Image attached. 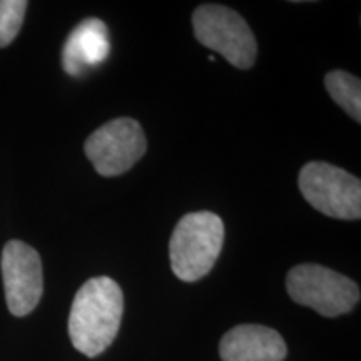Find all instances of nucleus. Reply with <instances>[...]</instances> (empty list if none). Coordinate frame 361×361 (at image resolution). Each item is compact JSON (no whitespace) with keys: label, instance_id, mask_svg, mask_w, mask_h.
I'll use <instances>...</instances> for the list:
<instances>
[{"label":"nucleus","instance_id":"4","mask_svg":"<svg viewBox=\"0 0 361 361\" xmlns=\"http://www.w3.org/2000/svg\"><path fill=\"white\" fill-rule=\"evenodd\" d=\"M194 35L204 47L218 52L238 69L255 64L258 44L247 22L231 8L204 4L192 13Z\"/></svg>","mask_w":361,"mask_h":361},{"label":"nucleus","instance_id":"8","mask_svg":"<svg viewBox=\"0 0 361 361\" xmlns=\"http://www.w3.org/2000/svg\"><path fill=\"white\" fill-rule=\"evenodd\" d=\"M288 348L283 336L261 324H239L219 343L223 361H283Z\"/></svg>","mask_w":361,"mask_h":361},{"label":"nucleus","instance_id":"11","mask_svg":"<svg viewBox=\"0 0 361 361\" xmlns=\"http://www.w3.org/2000/svg\"><path fill=\"white\" fill-rule=\"evenodd\" d=\"M27 7L25 0H0V47H7L17 37Z\"/></svg>","mask_w":361,"mask_h":361},{"label":"nucleus","instance_id":"10","mask_svg":"<svg viewBox=\"0 0 361 361\" xmlns=\"http://www.w3.org/2000/svg\"><path fill=\"white\" fill-rule=\"evenodd\" d=\"M324 85L341 109H345L356 123H361V82L345 71H331L324 78Z\"/></svg>","mask_w":361,"mask_h":361},{"label":"nucleus","instance_id":"9","mask_svg":"<svg viewBox=\"0 0 361 361\" xmlns=\"http://www.w3.org/2000/svg\"><path fill=\"white\" fill-rule=\"evenodd\" d=\"M111 52L107 25L99 19H85L72 30L62 51V66L72 78H80L101 66Z\"/></svg>","mask_w":361,"mask_h":361},{"label":"nucleus","instance_id":"6","mask_svg":"<svg viewBox=\"0 0 361 361\" xmlns=\"http://www.w3.org/2000/svg\"><path fill=\"white\" fill-rule=\"evenodd\" d=\"M147 149L141 124L130 117H119L104 124L84 144L87 159L104 178L121 176L133 168Z\"/></svg>","mask_w":361,"mask_h":361},{"label":"nucleus","instance_id":"5","mask_svg":"<svg viewBox=\"0 0 361 361\" xmlns=\"http://www.w3.org/2000/svg\"><path fill=\"white\" fill-rule=\"evenodd\" d=\"M298 186L319 213L335 219L361 218V183L348 171L328 162H308L301 168Z\"/></svg>","mask_w":361,"mask_h":361},{"label":"nucleus","instance_id":"7","mask_svg":"<svg viewBox=\"0 0 361 361\" xmlns=\"http://www.w3.org/2000/svg\"><path fill=\"white\" fill-rule=\"evenodd\" d=\"M2 279L8 311L13 316L32 313L44 293L42 261L25 243L8 241L2 251Z\"/></svg>","mask_w":361,"mask_h":361},{"label":"nucleus","instance_id":"1","mask_svg":"<svg viewBox=\"0 0 361 361\" xmlns=\"http://www.w3.org/2000/svg\"><path fill=\"white\" fill-rule=\"evenodd\" d=\"M124 313V295L114 279L90 278L72 301L69 336L74 348L94 358L111 346Z\"/></svg>","mask_w":361,"mask_h":361},{"label":"nucleus","instance_id":"2","mask_svg":"<svg viewBox=\"0 0 361 361\" xmlns=\"http://www.w3.org/2000/svg\"><path fill=\"white\" fill-rule=\"evenodd\" d=\"M224 243V224L211 211H197L180 218L169 241L171 268L180 281L204 278L218 261Z\"/></svg>","mask_w":361,"mask_h":361},{"label":"nucleus","instance_id":"3","mask_svg":"<svg viewBox=\"0 0 361 361\" xmlns=\"http://www.w3.org/2000/svg\"><path fill=\"white\" fill-rule=\"evenodd\" d=\"M291 300L326 318L350 313L360 301V288L350 278L322 264H298L286 276Z\"/></svg>","mask_w":361,"mask_h":361}]
</instances>
